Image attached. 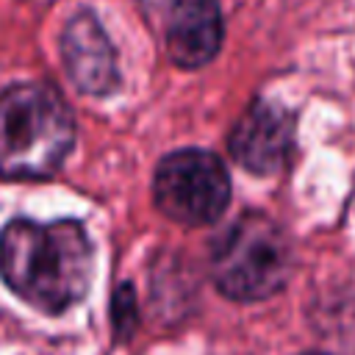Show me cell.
Segmentation results:
<instances>
[{
	"mask_svg": "<svg viewBox=\"0 0 355 355\" xmlns=\"http://www.w3.org/2000/svg\"><path fill=\"white\" fill-rule=\"evenodd\" d=\"M0 275L33 308L61 313L89 288L92 244L72 219H14L0 233Z\"/></svg>",
	"mask_w": 355,
	"mask_h": 355,
	"instance_id": "1",
	"label": "cell"
},
{
	"mask_svg": "<svg viewBox=\"0 0 355 355\" xmlns=\"http://www.w3.org/2000/svg\"><path fill=\"white\" fill-rule=\"evenodd\" d=\"M75 141L69 105L44 83H19L0 94V175L36 180L53 175Z\"/></svg>",
	"mask_w": 355,
	"mask_h": 355,
	"instance_id": "2",
	"label": "cell"
},
{
	"mask_svg": "<svg viewBox=\"0 0 355 355\" xmlns=\"http://www.w3.org/2000/svg\"><path fill=\"white\" fill-rule=\"evenodd\" d=\"M291 272V244L286 230L266 214H244L219 239L211 275L216 288L241 302L266 300L283 288Z\"/></svg>",
	"mask_w": 355,
	"mask_h": 355,
	"instance_id": "3",
	"label": "cell"
},
{
	"mask_svg": "<svg viewBox=\"0 0 355 355\" xmlns=\"http://www.w3.org/2000/svg\"><path fill=\"white\" fill-rule=\"evenodd\" d=\"M153 197L155 205L180 225H211L230 202V175L214 153L180 150L158 164Z\"/></svg>",
	"mask_w": 355,
	"mask_h": 355,
	"instance_id": "4",
	"label": "cell"
},
{
	"mask_svg": "<svg viewBox=\"0 0 355 355\" xmlns=\"http://www.w3.org/2000/svg\"><path fill=\"white\" fill-rule=\"evenodd\" d=\"M61 55H64L69 80L83 94L103 97L116 89L119 83L116 55L105 31L94 19V14L80 11L67 22L61 33Z\"/></svg>",
	"mask_w": 355,
	"mask_h": 355,
	"instance_id": "5",
	"label": "cell"
},
{
	"mask_svg": "<svg viewBox=\"0 0 355 355\" xmlns=\"http://www.w3.org/2000/svg\"><path fill=\"white\" fill-rule=\"evenodd\" d=\"M294 125L291 116L275 103H252L230 133V153L233 158L247 166L250 172L266 175L277 172L291 150Z\"/></svg>",
	"mask_w": 355,
	"mask_h": 355,
	"instance_id": "6",
	"label": "cell"
},
{
	"mask_svg": "<svg viewBox=\"0 0 355 355\" xmlns=\"http://www.w3.org/2000/svg\"><path fill=\"white\" fill-rule=\"evenodd\" d=\"M222 44V14L216 0H175L166 47L175 64L194 69L208 64Z\"/></svg>",
	"mask_w": 355,
	"mask_h": 355,
	"instance_id": "7",
	"label": "cell"
},
{
	"mask_svg": "<svg viewBox=\"0 0 355 355\" xmlns=\"http://www.w3.org/2000/svg\"><path fill=\"white\" fill-rule=\"evenodd\" d=\"M308 355H316V352H308Z\"/></svg>",
	"mask_w": 355,
	"mask_h": 355,
	"instance_id": "8",
	"label": "cell"
}]
</instances>
